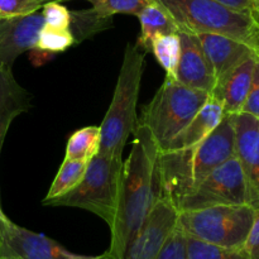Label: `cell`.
Wrapping results in <instances>:
<instances>
[{"mask_svg":"<svg viewBox=\"0 0 259 259\" xmlns=\"http://www.w3.org/2000/svg\"><path fill=\"white\" fill-rule=\"evenodd\" d=\"M43 27L45 19L39 10L19 17L0 18V63L13 68L20 55L34 50Z\"/></svg>","mask_w":259,"mask_h":259,"instance_id":"cell-12","label":"cell"},{"mask_svg":"<svg viewBox=\"0 0 259 259\" xmlns=\"http://www.w3.org/2000/svg\"><path fill=\"white\" fill-rule=\"evenodd\" d=\"M257 23H258V30H257V39H255V53H257V56L259 57V19H257Z\"/></svg>","mask_w":259,"mask_h":259,"instance_id":"cell-34","label":"cell"},{"mask_svg":"<svg viewBox=\"0 0 259 259\" xmlns=\"http://www.w3.org/2000/svg\"><path fill=\"white\" fill-rule=\"evenodd\" d=\"M50 2H58V3H62L66 2V0H42V5L46 4V3H50Z\"/></svg>","mask_w":259,"mask_h":259,"instance_id":"cell-35","label":"cell"},{"mask_svg":"<svg viewBox=\"0 0 259 259\" xmlns=\"http://www.w3.org/2000/svg\"><path fill=\"white\" fill-rule=\"evenodd\" d=\"M151 52L164 70L166 76L175 78L181 55L180 33L156 35L151 43Z\"/></svg>","mask_w":259,"mask_h":259,"instance_id":"cell-21","label":"cell"},{"mask_svg":"<svg viewBox=\"0 0 259 259\" xmlns=\"http://www.w3.org/2000/svg\"><path fill=\"white\" fill-rule=\"evenodd\" d=\"M179 33L181 38V55L175 78L187 88L211 94L217 80L211 63L205 55L199 38L196 34Z\"/></svg>","mask_w":259,"mask_h":259,"instance_id":"cell-13","label":"cell"},{"mask_svg":"<svg viewBox=\"0 0 259 259\" xmlns=\"http://www.w3.org/2000/svg\"><path fill=\"white\" fill-rule=\"evenodd\" d=\"M72 46H75V39L70 29H60L45 24L38 35L34 50L32 51L48 56L51 53L65 52Z\"/></svg>","mask_w":259,"mask_h":259,"instance_id":"cell-23","label":"cell"},{"mask_svg":"<svg viewBox=\"0 0 259 259\" xmlns=\"http://www.w3.org/2000/svg\"><path fill=\"white\" fill-rule=\"evenodd\" d=\"M89 162L73 161V159H65L61 164L52 185H51L48 194L43 200H50L53 197L62 196L67 194L72 189H75L81 180L85 176L86 168Z\"/></svg>","mask_w":259,"mask_h":259,"instance_id":"cell-22","label":"cell"},{"mask_svg":"<svg viewBox=\"0 0 259 259\" xmlns=\"http://www.w3.org/2000/svg\"><path fill=\"white\" fill-rule=\"evenodd\" d=\"M0 259H15V258H13V257H2V255H0Z\"/></svg>","mask_w":259,"mask_h":259,"instance_id":"cell-36","label":"cell"},{"mask_svg":"<svg viewBox=\"0 0 259 259\" xmlns=\"http://www.w3.org/2000/svg\"><path fill=\"white\" fill-rule=\"evenodd\" d=\"M172 14L180 32L212 33L234 38L255 48L258 23L252 12L238 10L218 0H157Z\"/></svg>","mask_w":259,"mask_h":259,"instance_id":"cell-4","label":"cell"},{"mask_svg":"<svg viewBox=\"0 0 259 259\" xmlns=\"http://www.w3.org/2000/svg\"><path fill=\"white\" fill-rule=\"evenodd\" d=\"M242 113L250 114V115L259 118V57L255 61L249 93L245 99L244 105H243Z\"/></svg>","mask_w":259,"mask_h":259,"instance_id":"cell-29","label":"cell"},{"mask_svg":"<svg viewBox=\"0 0 259 259\" xmlns=\"http://www.w3.org/2000/svg\"><path fill=\"white\" fill-rule=\"evenodd\" d=\"M123 159L96 154L89 161L80 184L62 196L43 200L45 206L78 207L93 212L110 227L114 222L120 191Z\"/></svg>","mask_w":259,"mask_h":259,"instance_id":"cell-5","label":"cell"},{"mask_svg":"<svg viewBox=\"0 0 259 259\" xmlns=\"http://www.w3.org/2000/svg\"><path fill=\"white\" fill-rule=\"evenodd\" d=\"M234 156L233 116L224 115L219 125L196 146L159 153V196L177 206L185 195Z\"/></svg>","mask_w":259,"mask_h":259,"instance_id":"cell-2","label":"cell"},{"mask_svg":"<svg viewBox=\"0 0 259 259\" xmlns=\"http://www.w3.org/2000/svg\"><path fill=\"white\" fill-rule=\"evenodd\" d=\"M187 253H189V259H250L244 248L228 249V248L207 244L189 235H187Z\"/></svg>","mask_w":259,"mask_h":259,"instance_id":"cell-24","label":"cell"},{"mask_svg":"<svg viewBox=\"0 0 259 259\" xmlns=\"http://www.w3.org/2000/svg\"><path fill=\"white\" fill-rule=\"evenodd\" d=\"M30 106V94L18 83L12 68L0 63V154L10 124L20 114L29 110Z\"/></svg>","mask_w":259,"mask_h":259,"instance_id":"cell-17","label":"cell"},{"mask_svg":"<svg viewBox=\"0 0 259 259\" xmlns=\"http://www.w3.org/2000/svg\"><path fill=\"white\" fill-rule=\"evenodd\" d=\"M177 222L176 206L168 199L159 196L123 259H156Z\"/></svg>","mask_w":259,"mask_h":259,"instance_id":"cell-10","label":"cell"},{"mask_svg":"<svg viewBox=\"0 0 259 259\" xmlns=\"http://www.w3.org/2000/svg\"><path fill=\"white\" fill-rule=\"evenodd\" d=\"M156 259H189L187 234L179 222L167 237Z\"/></svg>","mask_w":259,"mask_h":259,"instance_id":"cell-26","label":"cell"},{"mask_svg":"<svg viewBox=\"0 0 259 259\" xmlns=\"http://www.w3.org/2000/svg\"><path fill=\"white\" fill-rule=\"evenodd\" d=\"M210 94L187 88L166 76L156 95L142 110L138 123L147 126L163 152L172 139L191 121Z\"/></svg>","mask_w":259,"mask_h":259,"instance_id":"cell-6","label":"cell"},{"mask_svg":"<svg viewBox=\"0 0 259 259\" xmlns=\"http://www.w3.org/2000/svg\"><path fill=\"white\" fill-rule=\"evenodd\" d=\"M244 250L250 259H259V210L255 211L254 223L244 244Z\"/></svg>","mask_w":259,"mask_h":259,"instance_id":"cell-30","label":"cell"},{"mask_svg":"<svg viewBox=\"0 0 259 259\" xmlns=\"http://www.w3.org/2000/svg\"><path fill=\"white\" fill-rule=\"evenodd\" d=\"M223 4L232 7L238 10H244V12H252L253 0H218Z\"/></svg>","mask_w":259,"mask_h":259,"instance_id":"cell-31","label":"cell"},{"mask_svg":"<svg viewBox=\"0 0 259 259\" xmlns=\"http://www.w3.org/2000/svg\"><path fill=\"white\" fill-rule=\"evenodd\" d=\"M137 17L141 23V34L136 45L146 53L151 52V43L156 35L180 32L171 13L157 0H149Z\"/></svg>","mask_w":259,"mask_h":259,"instance_id":"cell-18","label":"cell"},{"mask_svg":"<svg viewBox=\"0 0 259 259\" xmlns=\"http://www.w3.org/2000/svg\"><path fill=\"white\" fill-rule=\"evenodd\" d=\"M232 116L235 158L244 174L249 205L259 210V118L247 113Z\"/></svg>","mask_w":259,"mask_h":259,"instance_id":"cell-11","label":"cell"},{"mask_svg":"<svg viewBox=\"0 0 259 259\" xmlns=\"http://www.w3.org/2000/svg\"><path fill=\"white\" fill-rule=\"evenodd\" d=\"M100 126L90 125L76 131L66 146L65 159L89 162L99 153Z\"/></svg>","mask_w":259,"mask_h":259,"instance_id":"cell-20","label":"cell"},{"mask_svg":"<svg viewBox=\"0 0 259 259\" xmlns=\"http://www.w3.org/2000/svg\"><path fill=\"white\" fill-rule=\"evenodd\" d=\"M196 35L205 55L211 63L217 81L224 77L245 60L252 56H257L252 47L234 38L212 33H201Z\"/></svg>","mask_w":259,"mask_h":259,"instance_id":"cell-14","label":"cell"},{"mask_svg":"<svg viewBox=\"0 0 259 259\" xmlns=\"http://www.w3.org/2000/svg\"><path fill=\"white\" fill-rule=\"evenodd\" d=\"M223 104L211 95L202 108L195 114L189 124L172 139L163 152H174L189 149L204 141L224 118Z\"/></svg>","mask_w":259,"mask_h":259,"instance_id":"cell-16","label":"cell"},{"mask_svg":"<svg viewBox=\"0 0 259 259\" xmlns=\"http://www.w3.org/2000/svg\"><path fill=\"white\" fill-rule=\"evenodd\" d=\"M42 15L45 24L60 29H68L71 12L58 2H50L42 5Z\"/></svg>","mask_w":259,"mask_h":259,"instance_id":"cell-27","label":"cell"},{"mask_svg":"<svg viewBox=\"0 0 259 259\" xmlns=\"http://www.w3.org/2000/svg\"><path fill=\"white\" fill-rule=\"evenodd\" d=\"M257 58L258 56H252L215 82L210 95L223 104L225 115L242 113Z\"/></svg>","mask_w":259,"mask_h":259,"instance_id":"cell-15","label":"cell"},{"mask_svg":"<svg viewBox=\"0 0 259 259\" xmlns=\"http://www.w3.org/2000/svg\"><path fill=\"white\" fill-rule=\"evenodd\" d=\"M42 8V0H0V18L19 17Z\"/></svg>","mask_w":259,"mask_h":259,"instance_id":"cell-28","label":"cell"},{"mask_svg":"<svg viewBox=\"0 0 259 259\" xmlns=\"http://www.w3.org/2000/svg\"><path fill=\"white\" fill-rule=\"evenodd\" d=\"M94 10L105 17H114L115 14L138 15L149 0H86Z\"/></svg>","mask_w":259,"mask_h":259,"instance_id":"cell-25","label":"cell"},{"mask_svg":"<svg viewBox=\"0 0 259 259\" xmlns=\"http://www.w3.org/2000/svg\"><path fill=\"white\" fill-rule=\"evenodd\" d=\"M111 27H113V17H105V15L99 14L93 8L71 12L68 29L73 35L75 45L81 43L85 39H90L98 33Z\"/></svg>","mask_w":259,"mask_h":259,"instance_id":"cell-19","label":"cell"},{"mask_svg":"<svg viewBox=\"0 0 259 259\" xmlns=\"http://www.w3.org/2000/svg\"><path fill=\"white\" fill-rule=\"evenodd\" d=\"M0 255L15 259H110L108 253L83 255L70 252L56 240L8 219L0 228Z\"/></svg>","mask_w":259,"mask_h":259,"instance_id":"cell-9","label":"cell"},{"mask_svg":"<svg viewBox=\"0 0 259 259\" xmlns=\"http://www.w3.org/2000/svg\"><path fill=\"white\" fill-rule=\"evenodd\" d=\"M9 219V218L7 217V215H5V212L3 211V207H2V201H0V228H2V225L4 224L5 222H7V220Z\"/></svg>","mask_w":259,"mask_h":259,"instance_id":"cell-33","label":"cell"},{"mask_svg":"<svg viewBox=\"0 0 259 259\" xmlns=\"http://www.w3.org/2000/svg\"><path fill=\"white\" fill-rule=\"evenodd\" d=\"M242 204H249L248 187L242 167L234 156L185 195L176 209L181 212L217 205Z\"/></svg>","mask_w":259,"mask_h":259,"instance_id":"cell-8","label":"cell"},{"mask_svg":"<svg viewBox=\"0 0 259 259\" xmlns=\"http://www.w3.org/2000/svg\"><path fill=\"white\" fill-rule=\"evenodd\" d=\"M252 14L254 17V19H259V0H253L252 5Z\"/></svg>","mask_w":259,"mask_h":259,"instance_id":"cell-32","label":"cell"},{"mask_svg":"<svg viewBox=\"0 0 259 259\" xmlns=\"http://www.w3.org/2000/svg\"><path fill=\"white\" fill-rule=\"evenodd\" d=\"M128 159L123 163L115 218L110 225V259H123L129 244L159 197V147L147 126L137 124Z\"/></svg>","mask_w":259,"mask_h":259,"instance_id":"cell-1","label":"cell"},{"mask_svg":"<svg viewBox=\"0 0 259 259\" xmlns=\"http://www.w3.org/2000/svg\"><path fill=\"white\" fill-rule=\"evenodd\" d=\"M255 211L249 204L217 205L179 212V223L194 239L228 249H243Z\"/></svg>","mask_w":259,"mask_h":259,"instance_id":"cell-7","label":"cell"},{"mask_svg":"<svg viewBox=\"0 0 259 259\" xmlns=\"http://www.w3.org/2000/svg\"><path fill=\"white\" fill-rule=\"evenodd\" d=\"M146 55L134 43L126 45L113 99L100 125L99 154L121 158L126 141L138 124L137 105Z\"/></svg>","mask_w":259,"mask_h":259,"instance_id":"cell-3","label":"cell"}]
</instances>
